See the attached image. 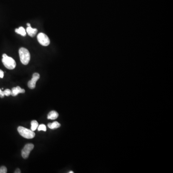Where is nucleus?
Wrapping results in <instances>:
<instances>
[{
	"mask_svg": "<svg viewBox=\"0 0 173 173\" xmlns=\"http://www.w3.org/2000/svg\"><path fill=\"white\" fill-rule=\"evenodd\" d=\"M31 130L34 131L38 129L39 124L36 120H33L31 122Z\"/></svg>",
	"mask_w": 173,
	"mask_h": 173,
	"instance_id": "nucleus-12",
	"label": "nucleus"
},
{
	"mask_svg": "<svg viewBox=\"0 0 173 173\" xmlns=\"http://www.w3.org/2000/svg\"><path fill=\"white\" fill-rule=\"evenodd\" d=\"M74 172H72V171H70V172H69V173H73Z\"/></svg>",
	"mask_w": 173,
	"mask_h": 173,
	"instance_id": "nucleus-20",
	"label": "nucleus"
},
{
	"mask_svg": "<svg viewBox=\"0 0 173 173\" xmlns=\"http://www.w3.org/2000/svg\"><path fill=\"white\" fill-rule=\"evenodd\" d=\"M37 39L39 43H40L41 45L47 46L50 44V39L45 34L43 33H39L37 36Z\"/></svg>",
	"mask_w": 173,
	"mask_h": 173,
	"instance_id": "nucleus-4",
	"label": "nucleus"
},
{
	"mask_svg": "<svg viewBox=\"0 0 173 173\" xmlns=\"http://www.w3.org/2000/svg\"><path fill=\"white\" fill-rule=\"evenodd\" d=\"M17 130L21 136L27 139H32L35 136L34 131L24 127H19L17 129Z\"/></svg>",
	"mask_w": 173,
	"mask_h": 173,
	"instance_id": "nucleus-3",
	"label": "nucleus"
},
{
	"mask_svg": "<svg viewBox=\"0 0 173 173\" xmlns=\"http://www.w3.org/2000/svg\"><path fill=\"white\" fill-rule=\"evenodd\" d=\"M25 92V90L21 89L19 86H17L12 89L11 91V95L13 96H16L19 93H24Z\"/></svg>",
	"mask_w": 173,
	"mask_h": 173,
	"instance_id": "nucleus-7",
	"label": "nucleus"
},
{
	"mask_svg": "<svg viewBox=\"0 0 173 173\" xmlns=\"http://www.w3.org/2000/svg\"><path fill=\"white\" fill-rule=\"evenodd\" d=\"M48 126L52 129H58L60 128L61 126V124L59 123L57 121H54L52 123H49L48 124Z\"/></svg>",
	"mask_w": 173,
	"mask_h": 173,
	"instance_id": "nucleus-10",
	"label": "nucleus"
},
{
	"mask_svg": "<svg viewBox=\"0 0 173 173\" xmlns=\"http://www.w3.org/2000/svg\"><path fill=\"white\" fill-rule=\"evenodd\" d=\"M59 114L57 112L55 111H52L49 112V114L48 115L47 118L48 119H51V120H55L57 119L58 117Z\"/></svg>",
	"mask_w": 173,
	"mask_h": 173,
	"instance_id": "nucleus-9",
	"label": "nucleus"
},
{
	"mask_svg": "<svg viewBox=\"0 0 173 173\" xmlns=\"http://www.w3.org/2000/svg\"><path fill=\"white\" fill-rule=\"evenodd\" d=\"M15 32L16 33L21 35L22 36H25L26 35V32L25 28L22 27H19V28L15 29Z\"/></svg>",
	"mask_w": 173,
	"mask_h": 173,
	"instance_id": "nucleus-11",
	"label": "nucleus"
},
{
	"mask_svg": "<svg viewBox=\"0 0 173 173\" xmlns=\"http://www.w3.org/2000/svg\"><path fill=\"white\" fill-rule=\"evenodd\" d=\"M38 131H46V125L44 124H41L40 125H39L38 127Z\"/></svg>",
	"mask_w": 173,
	"mask_h": 173,
	"instance_id": "nucleus-13",
	"label": "nucleus"
},
{
	"mask_svg": "<svg viewBox=\"0 0 173 173\" xmlns=\"http://www.w3.org/2000/svg\"><path fill=\"white\" fill-rule=\"evenodd\" d=\"M34 147V146L33 144H32V143H28L25 145L24 148L22 150V156L24 159H27L28 158L30 151L33 149Z\"/></svg>",
	"mask_w": 173,
	"mask_h": 173,
	"instance_id": "nucleus-5",
	"label": "nucleus"
},
{
	"mask_svg": "<svg viewBox=\"0 0 173 173\" xmlns=\"http://www.w3.org/2000/svg\"><path fill=\"white\" fill-rule=\"evenodd\" d=\"M19 54L21 63L24 65H27L30 59V54L28 50L25 48H21L19 50Z\"/></svg>",
	"mask_w": 173,
	"mask_h": 173,
	"instance_id": "nucleus-1",
	"label": "nucleus"
},
{
	"mask_svg": "<svg viewBox=\"0 0 173 173\" xmlns=\"http://www.w3.org/2000/svg\"><path fill=\"white\" fill-rule=\"evenodd\" d=\"M27 27H29V26H30V24L29 23H27Z\"/></svg>",
	"mask_w": 173,
	"mask_h": 173,
	"instance_id": "nucleus-19",
	"label": "nucleus"
},
{
	"mask_svg": "<svg viewBox=\"0 0 173 173\" xmlns=\"http://www.w3.org/2000/svg\"><path fill=\"white\" fill-rule=\"evenodd\" d=\"M4 92H3V91H2L1 89H0V97L1 98H2L4 97Z\"/></svg>",
	"mask_w": 173,
	"mask_h": 173,
	"instance_id": "nucleus-16",
	"label": "nucleus"
},
{
	"mask_svg": "<svg viewBox=\"0 0 173 173\" xmlns=\"http://www.w3.org/2000/svg\"><path fill=\"white\" fill-rule=\"evenodd\" d=\"M2 62L5 67L10 70H13L16 66V63L15 60L5 53L2 55Z\"/></svg>",
	"mask_w": 173,
	"mask_h": 173,
	"instance_id": "nucleus-2",
	"label": "nucleus"
},
{
	"mask_svg": "<svg viewBox=\"0 0 173 173\" xmlns=\"http://www.w3.org/2000/svg\"><path fill=\"white\" fill-rule=\"evenodd\" d=\"M40 78V75L39 74L37 73L33 74L32 79L30 81H28V83H27V85L29 89L32 90L35 88L36 82L39 80Z\"/></svg>",
	"mask_w": 173,
	"mask_h": 173,
	"instance_id": "nucleus-6",
	"label": "nucleus"
},
{
	"mask_svg": "<svg viewBox=\"0 0 173 173\" xmlns=\"http://www.w3.org/2000/svg\"><path fill=\"white\" fill-rule=\"evenodd\" d=\"M7 171V170L6 167L2 166L0 167V173H6Z\"/></svg>",
	"mask_w": 173,
	"mask_h": 173,
	"instance_id": "nucleus-15",
	"label": "nucleus"
},
{
	"mask_svg": "<svg viewBox=\"0 0 173 173\" xmlns=\"http://www.w3.org/2000/svg\"><path fill=\"white\" fill-rule=\"evenodd\" d=\"M4 77V72L0 69V78H2Z\"/></svg>",
	"mask_w": 173,
	"mask_h": 173,
	"instance_id": "nucleus-17",
	"label": "nucleus"
},
{
	"mask_svg": "<svg viewBox=\"0 0 173 173\" xmlns=\"http://www.w3.org/2000/svg\"><path fill=\"white\" fill-rule=\"evenodd\" d=\"M15 173H20L21 171L19 169L17 168L16 169V170H15Z\"/></svg>",
	"mask_w": 173,
	"mask_h": 173,
	"instance_id": "nucleus-18",
	"label": "nucleus"
},
{
	"mask_svg": "<svg viewBox=\"0 0 173 173\" xmlns=\"http://www.w3.org/2000/svg\"><path fill=\"white\" fill-rule=\"evenodd\" d=\"M3 92H4V95L6 96H9L11 95V91L9 89H6V90L3 91Z\"/></svg>",
	"mask_w": 173,
	"mask_h": 173,
	"instance_id": "nucleus-14",
	"label": "nucleus"
},
{
	"mask_svg": "<svg viewBox=\"0 0 173 173\" xmlns=\"http://www.w3.org/2000/svg\"><path fill=\"white\" fill-rule=\"evenodd\" d=\"M27 32L29 36H30V37H33L36 35L38 32V30L36 28H32L31 26H29V27H27Z\"/></svg>",
	"mask_w": 173,
	"mask_h": 173,
	"instance_id": "nucleus-8",
	"label": "nucleus"
}]
</instances>
